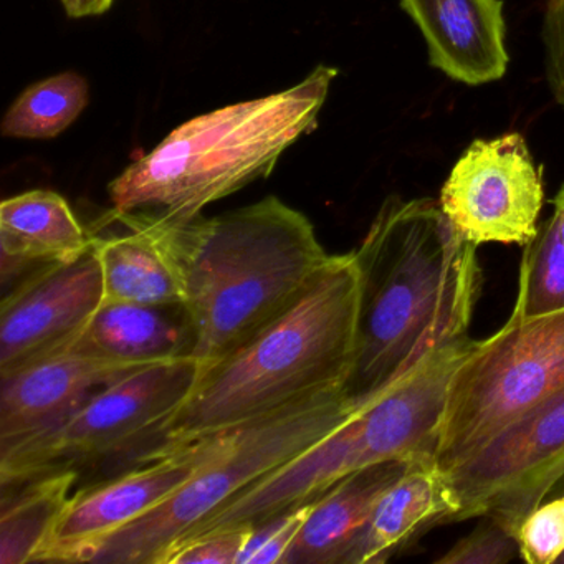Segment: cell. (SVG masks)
Returning <instances> with one entry per match:
<instances>
[{
    "instance_id": "1",
    "label": "cell",
    "mask_w": 564,
    "mask_h": 564,
    "mask_svg": "<svg viewBox=\"0 0 564 564\" xmlns=\"http://www.w3.org/2000/svg\"><path fill=\"white\" fill-rule=\"evenodd\" d=\"M361 272L355 362L346 391L371 402L468 336L481 290L477 246L435 199H386L352 250Z\"/></svg>"
},
{
    "instance_id": "2",
    "label": "cell",
    "mask_w": 564,
    "mask_h": 564,
    "mask_svg": "<svg viewBox=\"0 0 564 564\" xmlns=\"http://www.w3.org/2000/svg\"><path fill=\"white\" fill-rule=\"evenodd\" d=\"M154 214L183 272L200 375L289 312L332 257L308 217L275 196L210 219Z\"/></svg>"
},
{
    "instance_id": "3",
    "label": "cell",
    "mask_w": 564,
    "mask_h": 564,
    "mask_svg": "<svg viewBox=\"0 0 564 564\" xmlns=\"http://www.w3.org/2000/svg\"><path fill=\"white\" fill-rule=\"evenodd\" d=\"M361 272L355 252L332 256L305 295L259 335L203 372L138 464L346 386L358 343Z\"/></svg>"
},
{
    "instance_id": "4",
    "label": "cell",
    "mask_w": 564,
    "mask_h": 564,
    "mask_svg": "<svg viewBox=\"0 0 564 564\" xmlns=\"http://www.w3.org/2000/svg\"><path fill=\"white\" fill-rule=\"evenodd\" d=\"M336 77V68L319 65L289 90L181 124L111 181L113 213L153 210L191 220L209 204L269 177L282 154L318 127Z\"/></svg>"
},
{
    "instance_id": "5",
    "label": "cell",
    "mask_w": 564,
    "mask_h": 564,
    "mask_svg": "<svg viewBox=\"0 0 564 564\" xmlns=\"http://www.w3.org/2000/svg\"><path fill=\"white\" fill-rule=\"evenodd\" d=\"M366 404L351 398L346 386H333L200 438L203 458L193 477L166 501L110 534L90 563L160 564L204 518L328 437Z\"/></svg>"
},
{
    "instance_id": "6",
    "label": "cell",
    "mask_w": 564,
    "mask_h": 564,
    "mask_svg": "<svg viewBox=\"0 0 564 564\" xmlns=\"http://www.w3.org/2000/svg\"><path fill=\"white\" fill-rule=\"evenodd\" d=\"M564 391V310L474 341L448 386L435 462L455 467L500 429Z\"/></svg>"
},
{
    "instance_id": "7",
    "label": "cell",
    "mask_w": 564,
    "mask_h": 564,
    "mask_svg": "<svg viewBox=\"0 0 564 564\" xmlns=\"http://www.w3.org/2000/svg\"><path fill=\"white\" fill-rule=\"evenodd\" d=\"M199 376V362L186 355L107 386L61 424L0 448V484L58 470L80 474L82 467L138 444L144 445L143 455L158 429L193 392Z\"/></svg>"
},
{
    "instance_id": "8",
    "label": "cell",
    "mask_w": 564,
    "mask_h": 564,
    "mask_svg": "<svg viewBox=\"0 0 564 564\" xmlns=\"http://www.w3.org/2000/svg\"><path fill=\"white\" fill-rule=\"evenodd\" d=\"M445 474L455 521L490 517L518 536L524 518L564 475V391L505 425Z\"/></svg>"
},
{
    "instance_id": "9",
    "label": "cell",
    "mask_w": 564,
    "mask_h": 564,
    "mask_svg": "<svg viewBox=\"0 0 564 564\" xmlns=\"http://www.w3.org/2000/svg\"><path fill=\"white\" fill-rule=\"evenodd\" d=\"M543 203L541 167L534 166L523 134L514 131L475 140L452 167L438 197L458 236L477 247L527 246L536 236Z\"/></svg>"
},
{
    "instance_id": "10",
    "label": "cell",
    "mask_w": 564,
    "mask_h": 564,
    "mask_svg": "<svg viewBox=\"0 0 564 564\" xmlns=\"http://www.w3.org/2000/svg\"><path fill=\"white\" fill-rule=\"evenodd\" d=\"M104 302L94 246L80 259L29 273L0 306V378L70 345Z\"/></svg>"
},
{
    "instance_id": "11",
    "label": "cell",
    "mask_w": 564,
    "mask_h": 564,
    "mask_svg": "<svg viewBox=\"0 0 564 564\" xmlns=\"http://www.w3.org/2000/svg\"><path fill=\"white\" fill-rule=\"evenodd\" d=\"M200 458L203 444L194 442L77 491L34 563H90L110 534L180 490L199 467Z\"/></svg>"
},
{
    "instance_id": "12",
    "label": "cell",
    "mask_w": 564,
    "mask_h": 564,
    "mask_svg": "<svg viewBox=\"0 0 564 564\" xmlns=\"http://www.w3.org/2000/svg\"><path fill=\"white\" fill-rule=\"evenodd\" d=\"M148 366L65 346L2 376L0 448L61 424L98 391Z\"/></svg>"
},
{
    "instance_id": "13",
    "label": "cell",
    "mask_w": 564,
    "mask_h": 564,
    "mask_svg": "<svg viewBox=\"0 0 564 564\" xmlns=\"http://www.w3.org/2000/svg\"><path fill=\"white\" fill-rule=\"evenodd\" d=\"M401 9L421 29L435 70L468 87L507 74L503 0H401Z\"/></svg>"
},
{
    "instance_id": "14",
    "label": "cell",
    "mask_w": 564,
    "mask_h": 564,
    "mask_svg": "<svg viewBox=\"0 0 564 564\" xmlns=\"http://www.w3.org/2000/svg\"><path fill=\"white\" fill-rule=\"evenodd\" d=\"M108 219L127 227L118 236H94L104 272V303L186 305V286L156 214L151 210L113 213Z\"/></svg>"
},
{
    "instance_id": "15",
    "label": "cell",
    "mask_w": 564,
    "mask_h": 564,
    "mask_svg": "<svg viewBox=\"0 0 564 564\" xmlns=\"http://www.w3.org/2000/svg\"><path fill=\"white\" fill-rule=\"evenodd\" d=\"M457 503L435 458L414 460L384 491L345 564L386 563L438 524L455 523Z\"/></svg>"
},
{
    "instance_id": "16",
    "label": "cell",
    "mask_w": 564,
    "mask_h": 564,
    "mask_svg": "<svg viewBox=\"0 0 564 564\" xmlns=\"http://www.w3.org/2000/svg\"><path fill=\"white\" fill-rule=\"evenodd\" d=\"M94 246L61 194L29 191L0 204L2 283L28 276L51 263L80 259Z\"/></svg>"
},
{
    "instance_id": "17",
    "label": "cell",
    "mask_w": 564,
    "mask_h": 564,
    "mask_svg": "<svg viewBox=\"0 0 564 564\" xmlns=\"http://www.w3.org/2000/svg\"><path fill=\"white\" fill-rule=\"evenodd\" d=\"M411 464L381 462L336 481L313 501L305 524L280 564H345L379 498Z\"/></svg>"
},
{
    "instance_id": "18",
    "label": "cell",
    "mask_w": 564,
    "mask_h": 564,
    "mask_svg": "<svg viewBox=\"0 0 564 564\" xmlns=\"http://www.w3.org/2000/svg\"><path fill=\"white\" fill-rule=\"evenodd\" d=\"M67 346L118 361L154 365L189 355L193 328L184 305L104 303Z\"/></svg>"
},
{
    "instance_id": "19",
    "label": "cell",
    "mask_w": 564,
    "mask_h": 564,
    "mask_svg": "<svg viewBox=\"0 0 564 564\" xmlns=\"http://www.w3.org/2000/svg\"><path fill=\"white\" fill-rule=\"evenodd\" d=\"M80 474L58 470L2 485L0 564L34 563Z\"/></svg>"
},
{
    "instance_id": "20",
    "label": "cell",
    "mask_w": 564,
    "mask_h": 564,
    "mask_svg": "<svg viewBox=\"0 0 564 564\" xmlns=\"http://www.w3.org/2000/svg\"><path fill=\"white\" fill-rule=\"evenodd\" d=\"M553 207V216L538 226L536 236L524 246L510 318H534L564 310V184Z\"/></svg>"
},
{
    "instance_id": "21",
    "label": "cell",
    "mask_w": 564,
    "mask_h": 564,
    "mask_svg": "<svg viewBox=\"0 0 564 564\" xmlns=\"http://www.w3.org/2000/svg\"><path fill=\"white\" fill-rule=\"evenodd\" d=\"M88 100L87 80L64 72L29 87L9 108L0 131L14 140H52L74 124Z\"/></svg>"
},
{
    "instance_id": "22",
    "label": "cell",
    "mask_w": 564,
    "mask_h": 564,
    "mask_svg": "<svg viewBox=\"0 0 564 564\" xmlns=\"http://www.w3.org/2000/svg\"><path fill=\"white\" fill-rule=\"evenodd\" d=\"M520 560L528 564H557L564 554V487L554 485L544 500L518 528Z\"/></svg>"
},
{
    "instance_id": "23",
    "label": "cell",
    "mask_w": 564,
    "mask_h": 564,
    "mask_svg": "<svg viewBox=\"0 0 564 564\" xmlns=\"http://www.w3.org/2000/svg\"><path fill=\"white\" fill-rule=\"evenodd\" d=\"M467 536L455 543L437 564H505L520 557L518 536L510 528L490 517Z\"/></svg>"
},
{
    "instance_id": "24",
    "label": "cell",
    "mask_w": 564,
    "mask_h": 564,
    "mask_svg": "<svg viewBox=\"0 0 564 564\" xmlns=\"http://www.w3.org/2000/svg\"><path fill=\"white\" fill-rule=\"evenodd\" d=\"M252 531V528H236L183 541L164 554L161 564H239Z\"/></svg>"
},
{
    "instance_id": "25",
    "label": "cell",
    "mask_w": 564,
    "mask_h": 564,
    "mask_svg": "<svg viewBox=\"0 0 564 564\" xmlns=\"http://www.w3.org/2000/svg\"><path fill=\"white\" fill-rule=\"evenodd\" d=\"M312 507L313 501L253 530L239 564L282 563L283 556L305 524Z\"/></svg>"
},
{
    "instance_id": "26",
    "label": "cell",
    "mask_w": 564,
    "mask_h": 564,
    "mask_svg": "<svg viewBox=\"0 0 564 564\" xmlns=\"http://www.w3.org/2000/svg\"><path fill=\"white\" fill-rule=\"evenodd\" d=\"M541 41L547 88L564 110V0H546Z\"/></svg>"
},
{
    "instance_id": "27",
    "label": "cell",
    "mask_w": 564,
    "mask_h": 564,
    "mask_svg": "<svg viewBox=\"0 0 564 564\" xmlns=\"http://www.w3.org/2000/svg\"><path fill=\"white\" fill-rule=\"evenodd\" d=\"M68 18L84 19L110 11L115 0H61Z\"/></svg>"
},
{
    "instance_id": "28",
    "label": "cell",
    "mask_w": 564,
    "mask_h": 564,
    "mask_svg": "<svg viewBox=\"0 0 564 564\" xmlns=\"http://www.w3.org/2000/svg\"><path fill=\"white\" fill-rule=\"evenodd\" d=\"M556 485H560V487H564V475H563V477L560 478V481H557ZM557 564H564V554H563V556H561L560 563H557Z\"/></svg>"
}]
</instances>
